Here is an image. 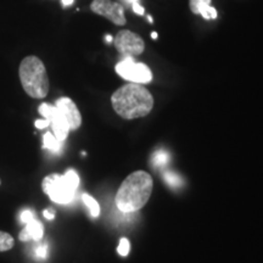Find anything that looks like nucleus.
<instances>
[{"label": "nucleus", "instance_id": "f257e3e1", "mask_svg": "<svg viewBox=\"0 0 263 263\" xmlns=\"http://www.w3.org/2000/svg\"><path fill=\"white\" fill-rule=\"evenodd\" d=\"M111 104L118 116L134 120L146 116L153 110L154 98L141 84L128 83L115 91L111 97Z\"/></svg>", "mask_w": 263, "mask_h": 263}, {"label": "nucleus", "instance_id": "f03ea898", "mask_svg": "<svg viewBox=\"0 0 263 263\" xmlns=\"http://www.w3.org/2000/svg\"><path fill=\"white\" fill-rule=\"evenodd\" d=\"M153 192V178L144 171L129 174L121 184L116 195V206L121 212L139 211L149 201Z\"/></svg>", "mask_w": 263, "mask_h": 263}, {"label": "nucleus", "instance_id": "7ed1b4c3", "mask_svg": "<svg viewBox=\"0 0 263 263\" xmlns=\"http://www.w3.org/2000/svg\"><path fill=\"white\" fill-rule=\"evenodd\" d=\"M22 87L33 99H43L49 93V77L43 61L37 57H26L18 67Z\"/></svg>", "mask_w": 263, "mask_h": 263}, {"label": "nucleus", "instance_id": "20e7f679", "mask_svg": "<svg viewBox=\"0 0 263 263\" xmlns=\"http://www.w3.org/2000/svg\"><path fill=\"white\" fill-rule=\"evenodd\" d=\"M80 185V176L74 170H68L65 174H50L43 179L42 188L51 201L67 205L74 199L76 190Z\"/></svg>", "mask_w": 263, "mask_h": 263}, {"label": "nucleus", "instance_id": "39448f33", "mask_svg": "<svg viewBox=\"0 0 263 263\" xmlns=\"http://www.w3.org/2000/svg\"><path fill=\"white\" fill-rule=\"evenodd\" d=\"M116 72L123 80L129 81V83L146 84L153 80V73L145 64L134 62L132 58L123 59L116 65Z\"/></svg>", "mask_w": 263, "mask_h": 263}, {"label": "nucleus", "instance_id": "423d86ee", "mask_svg": "<svg viewBox=\"0 0 263 263\" xmlns=\"http://www.w3.org/2000/svg\"><path fill=\"white\" fill-rule=\"evenodd\" d=\"M115 48L124 59L139 57L145 49L144 41L136 33L127 31H120L115 38Z\"/></svg>", "mask_w": 263, "mask_h": 263}, {"label": "nucleus", "instance_id": "0eeeda50", "mask_svg": "<svg viewBox=\"0 0 263 263\" xmlns=\"http://www.w3.org/2000/svg\"><path fill=\"white\" fill-rule=\"evenodd\" d=\"M39 114L43 117H45V120H48L51 124L52 128V134L57 137L59 141H64L67 138L68 133H70V127H68L67 121L65 120V117L62 116V114L58 110L57 106H52L50 104H42L38 108Z\"/></svg>", "mask_w": 263, "mask_h": 263}, {"label": "nucleus", "instance_id": "6e6552de", "mask_svg": "<svg viewBox=\"0 0 263 263\" xmlns=\"http://www.w3.org/2000/svg\"><path fill=\"white\" fill-rule=\"evenodd\" d=\"M91 11L95 14L104 16L117 26H124L127 20L124 16V10L118 3L111 0H94L90 4Z\"/></svg>", "mask_w": 263, "mask_h": 263}, {"label": "nucleus", "instance_id": "1a4fd4ad", "mask_svg": "<svg viewBox=\"0 0 263 263\" xmlns=\"http://www.w3.org/2000/svg\"><path fill=\"white\" fill-rule=\"evenodd\" d=\"M55 106L58 107V110L60 111L62 116L65 117V120L67 121L70 130H76L81 127L82 124L81 112L70 98H60L59 100H57Z\"/></svg>", "mask_w": 263, "mask_h": 263}, {"label": "nucleus", "instance_id": "9d476101", "mask_svg": "<svg viewBox=\"0 0 263 263\" xmlns=\"http://www.w3.org/2000/svg\"><path fill=\"white\" fill-rule=\"evenodd\" d=\"M44 235V227L37 219H32L28 222L24 229L20 232L18 238L21 241H41Z\"/></svg>", "mask_w": 263, "mask_h": 263}, {"label": "nucleus", "instance_id": "9b49d317", "mask_svg": "<svg viewBox=\"0 0 263 263\" xmlns=\"http://www.w3.org/2000/svg\"><path fill=\"white\" fill-rule=\"evenodd\" d=\"M43 143H44V149L54 151V153H59L62 147L61 141H59L57 139V137H55L51 132H48V133L44 134Z\"/></svg>", "mask_w": 263, "mask_h": 263}, {"label": "nucleus", "instance_id": "f8f14e48", "mask_svg": "<svg viewBox=\"0 0 263 263\" xmlns=\"http://www.w3.org/2000/svg\"><path fill=\"white\" fill-rule=\"evenodd\" d=\"M151 162H153L154 167H166L167 163L170 162V154L164 150H157L155 154H154L153 159H151Z\"/></svg>", "mask_w": 263, "mask_h": 263}, {"label": "nucleus", "instance_id": "ddd939ff", "mask_svg": "<svg viewBox=\"0 0 263 263\" xmlns=\"http://www.w3.org/2000/svg\"><path fill=\"white\" fill-rule=\"evenodd\" d=\"M82 200H83L84 205L88 207V210H89L91 216L98 217L99 215H100V206H99L98 201L94 199L93 196L88 195V194H83V196H82Z\"/></svg>", "mask_w": 263, "mask_h": 263}, {"label": "nucleus", "instance_id": "4468645a", "mask_svg": "<svg viewBox=\"0 0 263 263\" xmlns=\"http://www.w3.org/2000/svg\"><path fill=\"white\" fill-rule=\"evenodd\" d=\"M15 240L9 233L6 232H0V252L3 251H9L14 248Z\"/></svg>", "mask_w": 263, "mask_h": 263}, {"label": "nucleus", "instance_id": "2eb2a0df", "mask_svg": "<svg viewBox=\"0 0 263 263\" xmlns=\"http://www.w3.org/2000/svg\"><path fill=\"white\" fill-rule=\"evenodd\" d=\"M163 179L166 180V183L168 184L170 186H173V188H178L183 184L182 179H180V177L178 174L173 173V172H166L163 174Z\"/></svg>", "mask_w": 263, "mask_h": 263}, {"label": "nucleus", "instance_id": "dca6fc26", "mask_svg": "<svg viewBox=\"0 0 263 263\" xmlns=\"http://www.w3.org/2000/svg\"><path fill=\"white\" fill-rule=\"evenodd\" d=\"M130 250V242L129 240L126 239V238H122L120 240V245H118L117 248V251L118 254L121 256H127L128 252H129Z\"/></svg>", "mask_w": 263, "mask_h": 263}, {"label": "nucleus", "instance_id": "f3484780", "mask_svg": "<svg viewBox=\"0 0 263 263\" xmlns=\"http://www.w3.org/2000/svg\"><path fill=\"white\" fill-rule=\"evenodd\" d=\"M210 5L211 4V0H189V8L192 10L193 14L197 15V9L200 5Z\"/></svg>", "mask_w": 263, "mask_h": 263}, {"label": "nucleus", "instance_id": "a211bd4d", "mask_svg": "<svg viewBox=\"0 0 263 263\" xmlns=\"http://www.w3.org/2000/svg\"><path fill=\"white\" fill-rule=\"evenodd\" d=\"M35 256H37L38 258H47L48 257V245L47 244H42V245H38L37 249H35Z\"/></svg>", "mask_w": 263, "mask_h": 263}, {"label": "nucleus", "instance_id": "6ab92c4d", "mask_svg": "<svg viewBox=\"0 0 263 263\" xmlns=\"http://www.w3.org/2000/svg\"><path fill=\"white\" fill-rule=\"evenodd\" d=\"M20 219H21L22 223L27 224V223L31 222L32 219H34V215H33L31 210H25V211H22L21 216H20Z\"/></svg>", "mask_w": 263, "mask_h": 263}, {"label": "nucleus", "instance_id": "aec40b11", "mask_svg": "<svg viewBox=\"0 0 263 263\" xmlns=\"http://www.w3.org/2000/svg\"><path fill=\"white\" fill-rule=\"evenodd\" d=\"M132 8H133V11L138 15H144V12H145V10H144V8L139 4V3H134V4H132Z\"/></svg>", "mask_w": 263, "mask_h": 263}, {"label": "nucleus", "instance_id": "412c9836", "mask_svg": "<svg viewBox=\"0 0 263 263\" xmlns=\"http://www.w3.org/2000/svg\"><path fill=\"white\" fill-rule=\"evenodd\" d=\"M49 124H50V122H49L48 120H37V121H35V127H37L38 129H44V128L49 127Z\"/></svg>", "mask_w": 263, "mask_h": 263}, {"label": "nucleus", "instance_id": "4be33fe9", "mask_svg": "<svg viewBox=\"0 0 263 263\" xmlns=\"http://www.w3.org/2000/svg\"><path fill=\"white\" fill-rule=\"evenodd\" d=\"M43 215H44L45 218L49 219V221H51V219L55 218V212H54V210H45V211L43 212Z\"/></svg>", "mask_w": 263, "mask_h": 263}, {"label": "nucleus", "instance_id": "5701e85b", "mask_svg": "<svg viewBox=\"0 0 263 263\" xmlns=\"http://www.w3.org/2000/svg\"><path fill=\"white\" fill-rule=\"evenodd\" d=\"M61 2H62V5H64V6H70V5L73 4L74 0H61Z\"/></svg>", "mask_w": 263, "mask_h": 263}, {"label": "nucleus", "instance_id": "b1692460", "mask_svg": "<svg viewBox=\"0 0 263 263\" xmlns=\"http://www.w3.org/2000/svg\"><path fill=\"white\" fill-rule=\"evenodd\" d=\"M128 4H134V3H139V0H126Z\"/></svg>", "mask_w": 263, "mask_h": 263}, {"label": "nucleus", "instance_id": "393cba45", "mask_svg": "<svg viewBox=\"0 0 263 263\" xmlns=\"http://www.w3.org/2000/svg\"><path fill=\"white\" fill-rule=\"evenodd\" d=\"M151 37H153V39H156L157 38V33L156 32L151 33Z\"/></svg>", "mask_w": 263, "mask_h": 263}, {"label": "nucleus", "instance_id": "a878e982", "mask_svg": "<svg viewBox=\"0 0 263 263\" xmlns=\"http://www.w3.org/2000/svg\"><path fill=\"white\" fill-rule=\"evenodd\" d=\"M106 41L111 43L112 42V37H111V35H106Z\"/></svg>", "mask_w": 263, "mask_h": 263}, {"label": "nucleus", "instance_id": "bb28decb", "mask_svg": "<svg viewBox=\"0 0 263 263\" xmlns=\"http://www.w3.org/2000/svg\"><path fill=\"white\" fill-rule=\"evenodd\" d=\"M0 184H2V180H0Z\"/></svg>", "mask_w": 263, "mask_h": 263}]
</instances>
